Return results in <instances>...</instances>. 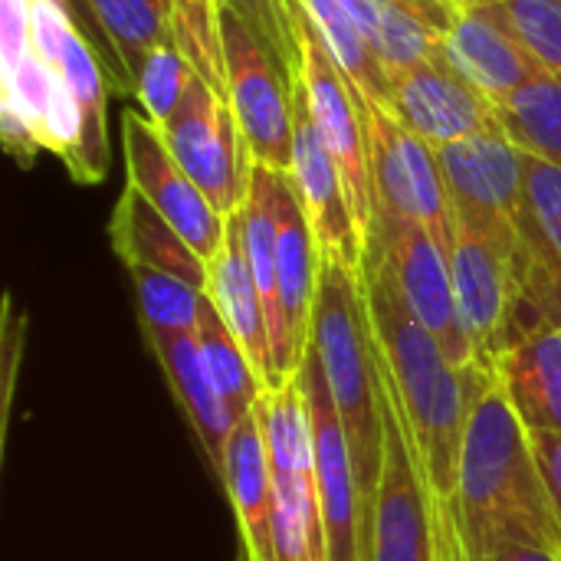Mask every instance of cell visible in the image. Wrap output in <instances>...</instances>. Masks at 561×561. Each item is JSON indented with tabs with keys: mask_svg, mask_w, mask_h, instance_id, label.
Wrapping results in <instances>:
<instances>
[{
	"mask_svg": "<svg viewBox=\"0 0 561 561\" xmlns=\"http://www.w3.org/2000/svg\"><path fill=\"white\" fill-rule=\"evenodd\" d=\"M108 233L125 266H148L207 293V260L171 227V220L138 187L125 184V191L118 194Z\"/></svg>",
	"mask_w": 561,
	"mask_h": 561,
	"instance_id": "44dd1931",
	"label": "cell"
},
{
	"mask_svg": "<svg viewBox=\"0 0 561 561\" xmlns=\"http://www.w3.org/2000/svg\"><path fill=\"white\" fill-rule=\"evenodd\" d=\"M493 375L529 434H561V325L506 345Z\"/></svg>",
	"mask_w": 561,
	"mask_h": 561,
	"instance_id": "7402d4cb",
	"label": "cell"
},
{
	"mask_svg": "<svg viewBox=\"0 0 561 561\" xmlns=\"http://www.w3.org/2000/svg\"><path fill=\"white\" fill-rule=\"evenodd\" d=\"M23 345H26V316L13 306V296L3 299V339H0V378H3V394H0V408H3V434L10 424V408H13V388H16V375H20V358H23Z\"/></svg>",
	"mask_w": 561,
	"mask_h": 561,
	"instance_id": "e575fe53",
	"label": "cell"
},
{
	"mask_svg": "<svg viewBox=\"0 0 561 561\" xmlns=\"http://www.w3.org/2000/svg\"><path fill=\"white\" fill-rule=\"evenodd\" d=\"M516 243L519 237H503L467 224H454V240L447 250L460 322L473 345L477 365L486 368L490 375L496 371V362L510 335V312L516 296V273H513Z\"/></svg>",
	"mask_w": 561,
	"mask_h": 561,
	"instance_id": "5bb4252c",
	"label": "cell"
},
{
	"mask_svg": "<svg viewBox=\"0 0 561 561\" xmlns=\"http://www.w3.org/2000/svg\"><path fill=\"white\" fill-rule=\"evenodd\" d=\"M128 273L135 283L141 332L148 342L197 332L207 293H201L197 286L184 283L178 276H168V273H158L148 266H128Z\"/></svg>",
	"mask_w": 561,
	"mask_h": 561,
	"instance_id": "f1b7e54d",
	"label": "cell"
},
{
	"mask_svg": "<svg viewBox=\"0 0 561 561\" xmlns=\"http://www.w3.org/2000/svg\"><path fill=\"white\" fill-rule=\"evenodd\" d=\"M293 191L302 204V214L312 227L322 260H335L355 273L365 266V233L352 214L342 174L322 145V135L312 122L306 89L296 92L293 112V164H289Z\"/></svg>",
	"mask_w": 561,
	"mask_h": 561,
	"instance_id": "e0dca14e",
	"label": "cell"
},
{
	"mask_svg": "<svg viewBox=\"0 0 561 561\" xmlns=\"http://www.w3.org/2000/svg\"><path fill=\"white\" fill-rule=\"evenodd\" d=\"M220 43H224L227 99L250 145L253 161L289 174L293 112L302 82H296L273 56V49L260 39V33L227 7H220Z\"/></svg>",
	"mask_w": 561,
	"mask_h": 561,
	"instance_id": "ba28073f",
	"label": "cell"
},
{
	"mask_svg": "<svg viewBox=\"0 0 561 561\" xmlns=\"http://www.w3.org/2000/svg\"><path fill=\"white\" fill-rule=\"evenodd\" d=\"M273 470L276 561H325V519L316 483V447L306 398L296 381L266 388L256 404Z\"/></svg>",
	"mask_w": 561,
	"mask_h": 561,
	"instance_id": "5b68a950",
	"label": "cell"
},
{
	"mask_svg": "<svg viewBox=\"0 0 561 561\" xmlns=\"http://www.w3.org/2000/svg\"><path fill=\"white\" fill-rule=\"evenodd\" d=\"M529 440H533V450H536V460H539L561 533V434H529Z\"/></svg>",
	"mask_w": 561,
	"mask_h": 561,
	"instance_id": "d590c367",
	"label": "cell"
},
{
	"mask_svg": "<svg viewBox=\"0 0 561 561\" xmlns=\"http://www.w3.org/2000/svg\"><path fill=\"white\" fill-rule=\"evenodd\" d=\"M388 108L434 151L500 125L496 102L450 69L447 59L391 72Z\"/></svg>",
	"mask_w": 561,
	"mask_h": 561,
	"instance_id": "ac0fdd59",
	"label": "cell"
},
{
	"mask_svg": "<svg viewBox=\"0 0 561 561\" xmlns=\"http://www.w3.org/2000/svg\"><path fill=\"white\" fill-rule=\"evenodd\" d=\"M302 89H306L312 122L342 174L352 214L368 243V233L375 224V181H371V154H368V128H365L362 99L352 89V82L342 76V69L335 66L329 49L322 46L306 10H302Z\"/></svg>",
	"mask_w": 561,
	"mask_h": 561,
	"instance_id": "4fadbf2b",
	"label": "cell"
},
{
	"mask_svg": "<svg viewBox=\"0 0 561 561\" xmlns=\"http://www.w3.org/2000/svg\"><path fill=\"white\" fill-rule=\"evenodd\" d=\"M500 131L523 151L561 164V76L542 72L496 105Z\"/></svg>",
	"mask_w": 561,
	"mask_h": 561,
	"instance_id": "484cf974",
	"label": "cell"
},
{
	"mask_svg": "<svg viewBox=\"0 0 561 561\" xmlns=\"http://www.w3.org/2000/svg\"><path fill=\"white\" fill-rule=\"evenodd\" d=\"M457 523L473 561L503 542H526L561 552L552 500L529 440V431L493 378L477 398L457 473Z\"/></svg>",
	"mask_w": 561,
	"mask_h": 561,
	"instance_id": "7a4b0ae2",
	"label": "cell"
},
{
	"mask_svg": "<svg viewBox=\"0 0 561 561\" xmlns=\"http://www.w3.org/2000/svg\"><path fill=\"white\" fill-rule=\"evenodd\" d=\"M306 398L309 421H312V447H316V483H319V503L325 519V561H365L368 556V516L365 500L355 473V457L342 427V417L335 411V401L329 394L322 365L316 352L309 348L296 378H293Z\"/></svg>",
	"mask_w": 561,
	"mask_h": 561,
	"instance_id": "7c38bea8",
	"label": "cell"
},
{
	"mask_svg": "<svg viewBox=\"0 0 561 561\" xmlns=\"http://www.w3.org/2000/svg\"><path fill=\"white\" fill-rule=\"evenodd\" d=\"M131 79L145 59L171 36L178 0H89Z\"/></svg>",
	"mask_w": 561,
	"mask_h": 561,
	"instance_id": "83f0119b",
	"label": "cell"
},
{
	"mask_svg": "<svg viewBox=\"0 0 561 561\" xmlns=\"http://www.w3.org/2000/svg\"><path fill=\"white\" fill-rule=\"evenodd\" d=\"M444 59L496 105L549 72L516 30L503 0L460 3L444 26Z\"/></svg>",
	"mask_w": 561,
	"mask_h": 561,
	"instance_id": "2e32d148",
	"label": "cell"
},
{
	"mask_svg": "<svg viewBox=\"0 0 561 561\" xmlns=\"http://www.w3.org/2000/svg\"><path fill=\"white\" fill-rule=\"evenodd\" d=\"M194 76H197V69L181 53V46L168 36L145 59V66H141L138 79H135V102H138L141 115L154 128H164L174 118V112L181 108V102H184Z\"/></svg>",
	"mask_w": 561,
	"mask_h": 561,
	"instance_id": "4dcf8cb0",
	"label": "cell"
},
{
	"mask_svg": "<svg viewBox=\"0 0 561 561\" xmlns=\"http://www.w3.org/2000/svg\"><path fill=\"white\" fill-rule=\"evenodd\" d=\"M365 263L378 266L391 279L408 312L434 335V342L460 371L477 365L473 345L460 322L447 250L431 230L401 217L375 214L365 243Z\"/></svg>",
	"mask_w": 561,
	"mask_h": 561,
	"instance_id": "52a82bcc",
	"label": "cell"
},
{
	"mask_svg": "<svg viewBox=\"0 0 561 561\" xmlns=\"http://www.w3.org/2000/svg\"><path fill=\"white\" fill-rule=\"evenodd\" d=\"M519 247L561 273V164L526 154V210Z\"/></svg>",
	"mask_w": 561,
	"mask_h": 561,
	"instance_id": "f546056e",
	"label": "cell"
},
{
	"mask_svg": "<svg viewBox=\"0 0 561 561\" xmlns=\"http://www.w3.org/2000/svg\"><path fill=\"white\" fill-rule=\"evenodd\" d=\"M299 3H302L309 23L316 26L322 46L329 49V56L335 59L342 76L358 92V99H368V102H378L388 108L391 72L378 59L375 46L368 43V36L348 13V7L342 0H299Z\"/></svg>",
	"mask_w": 561,
	"mask_h": 561,
	"instance_id": "d4e9b609",
	"label": "cell"
},
{
	"mask_svg": "<svg viewBox=\"0 0 561 561\" xmlns=\"http://www.w3.org/2000/svg\"><path fill=\"white\" fill-rule=\"evenodd\" d=\"M148 345L168 375V385H171V391L181 404V414L187 417V424L207 457V467L220 480L224 447H227L230 431L237 427V417L230 414V408L224 404L220 391L214 388V381L207 375V365H204V355L197 345V332L158 339Z\"/></svg>",
	"mask_w": 561,
	"mask_h": 561,
	"instance_id": "603a6c76",
	"label": "cell"
},
{
	"mask_svg": "<svg viewBox=\"0 0 561 561\" xmlns=\"http://www.w3.org/2000/svg\"><path fill=\"white\" fill-rule=\"evenodd\" d=\"M158 131L178 164L204 191V197L224 217H233L250 194L256 161L250 154L227 92L194 76L181 108Z\"/></svg>",
	"mask_w": 561,
	"mask_h": 561,
	"instance_id": "9c48e42d",
	"label": "cell"
},
{
	"mask_svg": "<svg viewBox=\"0 0 561 561\" xmlns=\"http://www.w3.org/2000/svg\"><path fill=\"white\" fill-rule=\"evenodd\" d=\"M207 299L230 329V335L243 345L250 355L253 368L260 371L263 385H273V339H270V319L263 296L256 289L247 250H243V233L237 214L227 220V240L220 253L207 263Z\"/></svg>",
	"mask_w": 561,
	"mask_h": 561,
	"instance_id": "d6986e66",
	"label": "cell"
},
{
	"mask_svg": "<svg viewBox=\"0 0 561 561\" xmlns=\"http://www.w3.org/2000/svg\"><path fill=\"white\" fill-rule=\"evenodd\" d=\"M362 283L375 345L411 427L434 510H457V473L467 424L493 375L480 365L460 371L434 335L408 312L398 289L378 266L365 263Z\"/></svg>",
	"mask_w": 561,
	"mask_h": 561,
	"instance_id": "6da1fadb",
	"label": "cell"
},
{
	"mask_svg": "<svg viewBox=\"0 0 561 561\" xmlns=\"http://www.w3.org/2000/svg\"><path fill=\"white\" fill-rule=\"evenodd\" d=\"M516 30L539 56V62L561 76V0H503Z\"/></svg>",
	"mask_w": 561,
	"mask_h": 561,
	"instance_id": "d6a6232c",
	"label": "cell"
},
{
	"mask_svg": "<svg viewBox=\"0 0 561 561\" xmlns=\"http://www.w3.org/2000/svg\"><path fill=\"white\" fill-rule=\"evenodd\" d=\"M437 516V536H440V561H473L467 552L460 523H457V510H434Z\"/></svg>",
	"mask_w": 561,
	"mask_h": 561,
	"instance_id": "8d00e7d4",
	"label": "cell"
},
{
	"mask_svg": "<svg viewBox=\"0 0 561 561\" xmlns=\"http://www.w3.org/2000/svg\"><path fill=\"white\" fill-rule=\"evenodd\" d=\"M0 135L23 168L46 151L79 181L85 115L69 76L33 33L30 0H0Z\"/></svg>",
	"mask_w": 561,
	"mask_h": 561,
	"instance_id": "277c9868",
	"label": "cell"
},
{
	"mask_svg": "<svg viewBox=\"0 0 561 561\" xmlns=\"http://www.w3.org/2000/svg\"><path fill=\"white\" fill-rule=\"evenodd\" d=\"M378 59L388 72L440 62L444 59V30L427 23L417 10L401 0H342Z\"/></svg>",
	"mask_w": 561,
	"mask_h": 561,
	"instance_id": "cb8c5ba5",
	"label": "cell"
},
{
	"mask_svg": "<svg viewBox=\"0 0 561 561\" xmlns=\"http://www.w3.org/2000/svg\"><path fill=\"white\" fill-rule=\"evenodd\" d=\"M454 224L519 237L526 210V154L496 128L437 148Z\"/></svg>",
	"mask_w": 561,
	"mask_h": 561,
	"instance_id": "8fae6325",
	"label": "cell"
},
{
	"mask_svg": "<svg viewBox=\"0 0 561 561\" xmlns=\"http://www.w3.org/2000/svg\"><path fill=\"white\" fill-rule=\"evenodd\" d=\"M220 486L230 496V506L240 523L247 559L276 561L273 552V470L263 444L256 411L237 421L227 437Z\"/></svg>",
	"mask_w": 561,
	"mask_h": 561,
	"instance_id": "ffe728a7",
	"label": "cell"
},
{
	"mask_svg": "<svg viewBox=\"0 0 561 561\" xmlns=\"http://www.w3.org/2000/svg\"><path fill=\"white\" fill-rule=\"evenodd\" d=\"M273 49L283 69L302 82V3L299 0H217Z\"/></svg>",
	"mask_w": 561,
	"mask_h": 561,
	"instance_id": "1f68e13d",
	"label": "cell"
},
{
	"mask_svg": "<svg viewBox=\"0 0 561 561\" xmlns=\"http://www.w3.org/2000/svg\"><path fill=\"white\" fill-rule=\"evenodd\" d=\"M122 148H125V174L131 187H138L168 220L171 227L210 263L224 240L227 220L204 191L191 181V174L178 164L161 131L141 115V108L122 112Z\"/></svg>",
	"mask_w": 561,
	"mask_h": 561,
	"instance_id": "9a60e30c",
	"label": "cell"
},
{
	"mask_svg": "<svg viewBox=\"0 0 561 561\" xmlns=\"http://www.w3.org/2000/svg\"><path fill=\"white\" fill-rule=\"evenodd\" d=\"M483 561H561V552L542 549V546H526V542H503Z\"/></svg>",
	"mask_w": 561,
	"mask_h": 561,
	"instance_id": "74e56055",
	"label": "cell"
},
{
	"mask_svg": "<svg viewBox=\"0 0 561 561\" xmlns=\"http://www.w3.org/2000/svg\"><path fill=\"white\" fill-rule=\"evenodd\" d=\"M362 112L368 128L375 214L421 224L444 243V250H450L454 214L437 164V151L408 125H401L391 115V108L362 99Z\"/></svg>",
	"mask_w": 561,
	"mask_h": 561,
	"instance_id": "30bf717a",
	"label": "cell"
},
{
	"mask_svg": "<svg viewBox=\"0 0 561 561\" xmlns=\"http://www.w3.org/2000/svg\"><path fill=\"white\" fill-rule=\"evenodd\" d=\"M460 3H477V0H460Z\"/></svg>",
	"mask_w": 561,
	"mask_h": 561,
	"instance_id": "f35d334b",
	"label": "cell"
},
{
	"mask_svg": "<svg viewBox=\"0 0 561 561\" xmlns=\"http://www.w3.org/2000/svg\"><path fill=\"white\" fill-rule=\"evenodd\" d=\"M59 7L72 16L76 30L89 39V46H92V49H95V56L102 59V69H105V79H108L112 95L135 99V79H131V72L125 69L122 56L115 53V46H112L108 33L102 30V23H99V16H95L92 3H89V0H59Z\"/></svg>",
	"mask_w": 561,
	"mask_h": 561,
	"instance_id": "836d02e7",
	"label": "cell"
},
{
	"mask_svg": "<svg viewBox=\"0 0 561 561\" xmlns=\"http://www.w3.org/2000/svg\"><path fill=\"white\" fill-rule=\"evenodd\" d=\"M243 561H253V559H247V556H243Z\"/></svg>",
	"mask_w": 561,
	"mask_h": 561,
	"instance_id": "ab89813d",
	"label": "cell"
},
{
	"mask_svg": "<svg viewBox=\"0 0 561 561\" xmlns=\"http://www.w3.org/2000/svg\"><path fill=\"white\" fill-rule=\"evenodd\" d=\"M197 345H201L207 375H210L214 388L220 391L224 404L230 408V414L237 421L253 414L266 385H263L260 371L253 368L250 355L243 352V345L230 335V329L224 325V319L210 306V299H204V309H201Z\"/></svg>",
	"mask_w": 561,
	"mask_h": 561,
	"instance_id": "4316f807",
	"label": "cell"
},
{
	"mask_svg": "<svg viewBox=\"0 0 561 561\" xmlns=\"http://www.w3.org/2000/svg\"><path fill=\"white\" fill-rule=\"evenodd\" d=\"M309 348L316 352L322 365L329 394L342 417V427L355 457L365 516L371 523V506H375L381 460H385L381 365H378V345H375V332L368 319L362 273L335 260H322ZM365 542H368V533H365Z\"/></svg>",
	"mask_w": 561,
	"mask_h": 561,
	"instance_id": "3957f363",
	"label": "cell"
},
{
	"mask_svg": "<svg viewBox=\"0 0 561 561\" xmlns=\"http://www.w3.org/2000/svg\"><path fill=\"white\" fill-rule=\"evenodd\" d=\"M378 365H381L385 460H381L378 493L368 523L365 561H440L434 496L381 355Z\"/></svg>",
	"mask_w": 561,
	"mask_h": 561,
	"instance_id": "8992f818",
	"label": "cell"
}]
</instances>
